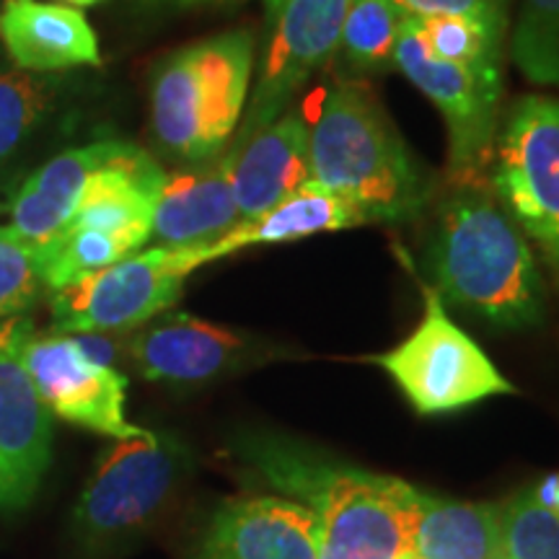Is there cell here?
<instances>
[{"instance_id": "obj_19", "label": "cell", "mask_w": 559, "mask_h": 559, "mask_svg": "<svg viewBox=\"0 0 559 559\" xmlns=\"http://www.w3.org/2000/svg\"><path fill=\"white\" fill-rule=\"evenodd\" d=\"M409 549L419 559H498V502H461L417 489Z\"/></svg>"}, {"instance_id": "obj_15", "label": "cell", "mask_w": 559, "mask_h": 559, "mask_svg": "<svg viewBox=\"0 0 559 559\" xmlns=\"http://www.w3.org/2000/svg\"><path fill=\"white\" fill-rule=\"evenodd\" d=\"M309 135L311 124L298 111H285L267 128L241 143H228L226 153H221L241 223L267 213L311 179Z\"/></svg>"}, {"instance_id": "obj_1", "label": "cell", "mask_w": 559, "mask_h": 559, "mask_svg": "<svg viewBox=\"0 0 559 559\" xmlns=\"http://www.w3.org/2000/svg\"><path fill=\"white\" fill-rule=\"evenodd\" d=\"M230 451L243 472L313 513L321 559H396L409 547L417 487L366 472L283 432L249 430Z\"/></svg>"}, {"instance_id": "obj_31", "label": "cell", "mask_w": 559, "mask_h": 559, "mask_svg": "<svg viewBox=\"0 0 559 559\" xmlns=\"http://www.w3.org/2000/svg\"><path fill=\"white\" fill-rule=\"evenodd\" d=\"M66 3H73V5H94V3H99V0H66Z\"/></svg>"}, {"instance_id": "obj_9", "label": "cell", "mask_w": 559, "mask_h": 559, "mask_svg": "<svg viewBox=\"0 0 559 559\" xmlns=\"http://www.w3.org/2000/svg\"><path fill=\"white\" fill-rule=\"evenodd\" d=\"M394 66L436 104L449 128V171L456 185H479L498 138L502 70H472L436 60L407 16Z\"/></svg>"}, {"instance_id": "obj_6", "label": "cell", "mask_w": 559, "mask_h": 559, "mask_svg": "<svg viewBox=\"0 0 559 559\" xmlns=\"http://www.w3.org/2000/svg\"><path fill=\"white\" fill-rule=\"evenodd\" d=\"M425 317L415 332L396 347L370 355L391 376L419 415H443L485 402L489 396L515 394V386L495 368L487 353L445 311V300L428 283L419 285Z\"/></svg>"}, {"instance_id": "obj_24", "label": "cell", "mask_w": 559, "mask_h": 559, "mask_svg": "<svg viewBox=\"0 0 559 559\" xmlns=\"http://www.w3.org/2000/svg\"><path fill=\"white\" fill-rule=\"evenodd\" d=\"M498 513L508 559H559V510L544 508L526 487L498 502Z\"/></svg>"}, {"instance_id": "obj_11", "label": "cell", "mask_w": 559, "mask_h": 559, "mask_svg": "<svg viewBox=\"0 0 559 559\" xmlns=\"http://www.w3.org/2000/svg\"><path fill=\"white\" fill-rule=\"evenodd\" d=\"M122 349L145 381L171 386H202L272 358V349L254 337L181 311L145 321L122 342Z\"/></svg>"}, {"instance_id": "obj_22", "label": "cell", "mask_w": 559, "mask_h": 559, "mask_svg": "<svg viewBox=\"0 0 559 559\" xmlns=\"http://www.w3.org/2000/svg\"><path fill=\"white\" fill-rule=\"evenodd\" d=\"M510 55L531 83L559 86V0H521Z\"/></svg>"}, {"instance_id": "obj_23", "label": "cell", "mask_w": 559, "mask_h": 559, "mask_svg": "<svg viewBox=\"0 0 559 559\" xmlns=\"http://www.w3.org/2000/svg\"><path fill=\"white\" fill-rule=\"evenodd\" d=\"M425 50L436 60L453 62L472 70H502L506 37L459 16L415 19Z\"/></svg>"}, {"instance_id": "obj_7", "label": "cell", "mask_w": 559, "mask_h": 559, "mask_svg": "<svg viewBox=\"0 0 559 559\" xmlns=\"http://www.w3.org/2000/svg\"><path fill=\"white\" fill-rule=\"evenodd\" d=\"M210 260L202 247H151L124 257L111 267L52 290V330L102 334L132 332L181 298L185 280Z\"/></svg>"}, {"instance_id": "obj_14", "label": "cell", "mask_w": 559, "mask_h": 559, "mask_svg": "<svg viewBox=\"0 0 559 559\" xmlns=\"http://www.w3.org/2000/svg\"><path fill=\"white\" fill-rule=\"evenodd\" d=\"M194 559H321L313 513L283 495H243L210 513Z\"/></svg>"}, {"instance_id": "obj_28", "label": "cell", "mask_w": 559, "mask_h": 559, "mask_svg": "<svg viewBox=\"0 0 559 559\" xmlns=\"http://www.w3.org/2000/svg\"><path fill=\"white\" fill-rule=\"evenodd\" d=\"M412 19L459 16L485 26L487 32L508 39V5L510 0H396Z\"/></svg>"}, {"instance_id": "obj_3", "label": "cell", "mask_w": 559, "mask_h": 559, "mask_svg": "<svg viewBox=\"0 0 559 559\" xmlns=\"http://www.w3.org/2000/svg\"><path fill=\"white\" fill-rule=\"evenodd\" d=\"M311 179L373 221H407L428 205L430 181L386 109L362 83L326 94L309 135Z\"/></svg>"}, {"instance_id": "obj_8", "label": "cell", "mask_w": 559, "mask_h": 559, "mask_svg": "<svg viewBox=\"0 0 559 559\" xmlns=\"http://www.w3.org/2000/svg\"><path fill=\"white\" fill-rule=\"evenodd\" d=\"M489 187L559 280V99L528 94L510 107Z\"/></svg>"}, {"instance_id": "obj_27", "label": "cell", "mask_w": 559, "mask_h": 559, "mask_svg": "<svg viewBox=\"0 0 559 559\" xmlns=\"http://www.w3.org/2000/svg\"><path fill=\"white\" fill-rule=\"evenodd\" d=\"M41 285L34 251L16 230L0 226V321L21 317L37 300Z\"/></svg>"}, {"instance_id": "obj_21", "label": "cell", "mask_w": 559, "mask_h": 559, "mask_svg": "<svg viewBox=\"0 0 559 559\" xmlns=\"http://www.w3.org/2000/svg\"><path fill=\"white\" fill-rule=\"evenodd\" d=\"M140 251L135 243L122 236L104 234L94 228H68L62 236L37 257L39 275L45 288L60 290L79 280L94 275L104 267Z\"/></svg>"}, {"instance_id": "obj_32", "label": "cell", "mask_w": 559, "mask_h": 559, "mask_svg": "<svg viewBox=\"0 0 559 559\" xmlns=\"http://www.w3.org/2000/svg\"><path fill=\"white\" fill-rule=\"evenodd\" d=\"M498 559H508V557H506V555H500V557H498Z\"/></svg>"}, {"instance_id": "obj_16", "label": "cell", "mask_w": 559, "mask_h": 559, "mask_svg": "<svg viewBox=\"0 0 559 559\" xmlns=\"http://www.w3.org/2000/svg\"><path fill=\"white\" fill-rule=\"evenodd\" d=\"M241 223L228 169L218 156L190 171L166 174L153 205L151 241L156 247H202Z\"/></svg>"}, {"instance_id": "obj_26", "label": "cell", "mask_w": 559, "mask_h": 559, "mask_svg": "<svg viewBox=\"0 0 559 559\" xmlns=\"http://www.w3.org/2000/svg\"><path fill=\"white\" fill-rule=\"evenodd\" d=\"M47 79L29 70H0V166L29 138L50 102Z\"/></svg>"}, {"instance_id": "obj_18", "label": "cell", "mask_w": 559, "mask_h": 559, "mask_svg": "<svg viewBox=\"0 0 559 559\" xmlns=\"http://www.w3.org/2000/svg\"><path fill=\"white\" fill-rule=\"evenodd\" d=\"M366 213L358 205L309 179L267 213L239 223L218 241L207 243L210 260H221V257L247 247H260V243H285L313 234H326V230L366 226Z\"/></svg>"}, {"instance_id": "obj_10", "label": "cell", "mask_w": 559, "mask_h": 559, "mask_svg": "<svg viewBox=\"0 0 559 559\" xmlns=\"http://www.w3.org/2000/svg\"><path fill=\"white\" fill-rule=\"evenodd\" d=\"M270 16V39L257 86L234 143L267 128L285 115L300 86L340 50L342 21L349 0H264Z\"/></svg>"}, {"instance_id": "obj_20", "label": "cell", "mask_w": 559, "mask_h": 559, "mask_svg": "<svg viewBox=\"0 0 559 559\" xmlns=\"http://www.w3.org/2000/svg\"><path fill=\"white\" fill-rule=\"evenodd\" d=\"M407 13L396 0H349L340 52L347 68L376 73L394 66V50Z\"/></svg>"}, {"instance_id": "obj_12", "label": "cell", "mask_w": 559, "mask_h": 559, "mask_svg": "<svg viewBox=\"0 0 559 559\" xmlns=\"http://www.w3.org/2000/svg\"><path fill=\"white\" fill-rule=\"evenodd\" d=\"M21 358L52 415L111 438H130L143 430L124 419L128 376L91 358L79 337L58 332L37 337L32 332Z\"/></svg>"}, {"instance_id": "obj_25", "label": "cell", "mask_w": 559, "mask_h": 559, "mask_svg": "<svg viewBox=\"0 0 559 559\" xmlns=\"http://www.w3.org/2000/svg\"><path fill=\"white\" fill-rule=\"evenodd\" d=\"M117 148V140H102V143L83 145V148H73L55 156L50 164L41 166L39 171H34L29 185L34 192L39 194L41 202L58 213L62 221H70V215L75 213V205H79L83 187L91 174H94L99 166L107 164L111 153Z\"/></svg>"}, {"instance_id": "obj_5", "label": "cell", "mask_w": 559, "mask_h": 559, "mask_svg": "<svg viewBox=\"0 0 559 559\" xmlns=\"http://www.w3.org/2000/svg\"><path fill=\"white\" fill-rule=\"evenodd\" d=\"M192 451L171 432L117 438L96 461L73 510V539L86 559L111 557L153 528L190 477Z\"/></svg>"}, {"instance_id": "obj_13", "label": "cell", "mask_w": 559, "mask_h": 559, "mask_svg": "<svg viewBox=\"0 0 559 559\" xmlns=\"http://www.w3.org/2000/svg\"><path fill=\"white\" fill-rule=\"evenodd\" d=\"M32 321H0V510H21L37 495L52 459L50 409L26 373Z\"/></svg>"}, {"instance_id": "obj_29", "label": "cell", "mask_w": 559, "mask_h": 559, "mask_svg": "<svg viewBox=\"0 0 559 559\" xmlns=\"http://www.w3.org/2000/svg\"><path fill=\"white\" fill-rule=\"evenodd\" d=\"M166 3H179V5H194V3H234V0H166Z\"/></svg>"}, {"instance_id": "obj_2", "label": "cell", "mask_w": 559, "mask_h": 559, "mask_svg": "<svg viewBox=\"0 0 559 559\" xmlns=\"http://www.w3.org/2000/svg\"><path fill=\"white\" fill-rule=\"evenodd\" d=\"M428 270L440 298L500 330H521L544 317V280L534 249L481 181L456 185L440 205Z\"/></svg>"}, {"instance_id": "obj_4", "label": "cell", "mask_w": 559, "mask_h": 559, "mask_svg": "<svg viewBox=\"0 0 559 559\" xmlns=\"http://www.w3.org/2000/svg\"><path fill=\"white\" fill-rule=\"evenodd\" d=\"M254 70L247 29L218 34L166 55L151 79V128L181 160L218 158L239 128Z\"/></svg>"}, {"instance_id": "obj_17", "label": "cell", "mask_w": 559, "mask_h": 559, "mask_svg": "<svg viewBox=\"0 0 559 559\" xmlns=\"http://www.w3.org/2000/svg\"><path fill=\"white\" fill-rule=\"evenodd\" d=\"M0 39L21 70L45 73L75 66H99L96 34L83 13L39 0H5Z\"/></svg>"}, {"instance_id": "obj_30", "label": "cell", "mask_w": 559, "mask_h": 559, "mask_svg": "<svg viewBox=\"0 0 559 559\" xmlns=\"http://www.w3.org/2000/svg\"><path fill=\"white\" fill-rule=\"evenodd\" d=\"M396 559H419V557L415 555V551H412V549L407 547L404 551H400V557H396Z\"/></svg>"}]
</instances>
